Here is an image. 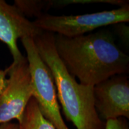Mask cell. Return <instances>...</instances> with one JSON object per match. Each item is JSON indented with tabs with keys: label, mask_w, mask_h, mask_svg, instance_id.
Listing matches in <instances>:
<instances>
[{
	"label": "cell",
	"mask_w": 129,
	"mask_h": 129,
	"mask_svg": "<svg viewBox=\"0 0 129 129\" xmlns=\"http://www.w3.org/2000/svg\"><path fill=\"white\" fill-rule=\"evenodd\" d=\"M58 56L67 71L83 85L94 87L129 71V56L115 44L112 32L104 29L74 38L54 34Z\"/></svg>",
	"instance_id": "cell-1"
},
{
	"label": "cell",
	"mask_w": 129,
	"mask_h": 129,
	"mask_svg": "<svg viewBox=\"0 0 129 129\" xmlns=\"http://www.w3.org/2000/svg\"><path fill=\"white\" fill-rule=\"evenodd\" d=\"M54 34L43 31L34 38L40 56L54 81L57 99L68 121L77 129H105L94 104L93 87L78 83L58 56Z\"/></svg>",
	"instance_id": "cell-2"
},
{
	"label": "cell",
	"mask_w": 129,
	"mask_h": 129,
	"mask_svg": "<svg viewBox=\"0 0 129 129\" xmlns=\"http://www.w3.org/2000/svg\"><path fill=\"white\" fill-rule=\"evenodd\" d=\"M129 21V4L111 10L81 15L56 16L44 13L33 21L37 28L68 38L87 34L101 27Z\"/></svg>",
	"instance_id": "cell-3"
},
{
	"label": "cell",
	"mask_w": 129,
	"mask_h": 129,
	"mask_svg": "<svg viewBox=\"0 0 129 129\" xmlns=\"http://www.w3.org/2000/svg\"><path fill=\"white\" fill-rule=\"evenodd\" d=\"M20 40L26 53L34 88L33 98L41 114L56 129H70L61 114L53 75L40 56L34 40L25 37Z\"/></svg>",
	"instance_id": "cell-4"
},
{
	"label": "cell",
	"mask_w": 129,
	"mask_h": 129,
	"mask_svg": "<svg viewBox=\"0 0 129 129\" xmlns=\"http://www.w3.org/2000/svg\"><path fill=\"white\" fill-rule=\"evenodd\" d=\"M6 70L9 75V84L0 95V124L13 120L19 124L34 94L26 57L17 62H13Z\"/></svg>",
	"instance_id": "cell-5"
},
{
	"label": "cell",
	"mask_w": 129,
	"mask_h": 129,
	"mask_svg": "<svg viewBox=\"0 0 129 129\" xmlns=\"http://www.w3.org/2000/svg\"><path fill=\"white\" fill-rule=\"evenodd\" d=\"M96 109L103 121L129 118V81L116 75L93 87Z\"/></svg>",
	"instance_id": "cell-6"
},
{
	"label": "cell",
	"mask_w": 129,
	"mask_h": 129,
	"mask_svg": "<svg viewBox=\"0 0 129 129\" xmlns=\"http://www.w3.org/2000/svg\"><path fill=\"white\" fill-rule=\"evenodd\" d=\"M43 32L14 5L0 0V41L7 46L13 62H17L25 57L17 46L18 39L25 37L34 38Z\"/></svg>",
	"instance_id": "cell-7"
},
{
	"label": "cell",
	"mask_w": 129,
	"mask_h": 129,
	"mask_svg": "<svg viewBox=\"0 0 129 129\" xmlns=\"http://www.w3.org/2000/svg\"><path fill=\"white\" fill-rule=\"evenodd\" d=\"M19 125L20 129H56L43 115L33 97L27 105Z\"/></svg>",
	"instance_id": "cell-8"
},
{
	"label": "cell",
	"mask_w": 129,
	"mask_h": 129,
	"mask_svg": "<svg viewBox=\"0 0 129 129\" xmlns=\"http://www.w3.org/2000/svg\"><path fill=\"white\" fill-rule=\"evenodd\" d=\"M13 5L26 18H38L44 14L43 10L48 9L47 1L15 0Z\"/></svg>",
	"instance_id": "cell-9"
},
{
	"label": "cell",
	"mask_w": 129,
	"mask_h": 129,
	"mask_svg": "<svg viewBox=\"0 0 129 129\" xmlns=\"http://www.w3.org/2000/svg\"><path fill=\"white\" fill-rule=\"evenodd\" d=\"M108 3L112 5H115L119 7L129 4L128 1H121V0H63V1H51V7H60L72 4H85V3Z\"/></svg>",
	"instance_id": "cell-10"
},
{
	"label": "cell",
	"mask_w": 129,
	"mask_h": 129,
	"mask_svg": "<svg viewBox=\"0 0 129 129\" xmlns=\"http://www.w3.org/2000/svg\"><path fill=\"white\" fill-rule=\"evenodd\" d=\"M105 129H129L128 123L125 118H118L106 121Z\"/></svg>",
	"instance_id": "cell-11"
},
{
	"label": "cell",
	"mask_w": 129,
	"mask_h": 129,
	"mask_svg": "<svg viewBox=\"0 0 129 129\" xmlns=\"http://www.w3.org/2000/svg\"><path fill=\"white\" fill-rule=\"evenodd\" d=\"M6 70L0 69V95L4 92L9 84V78H7Z\"/></svg>",
	"instance_id": "cell-12"
},
{
	"label": "cell",
	"mask_w": 129,
	"mask_h": 129,
	"mask_svg": "<svg viewBox=\"0 0 129 129\" xmlns=\"http://www.w3.org/2000/svg\"><path fill=\"white\" fill-rule=\"evenodd\" d=\"M0 129H20L19 125L17 122L12 121L0 124Z\"/></svg>",
	"instance_id": "cell-13"
}]
</instances>
